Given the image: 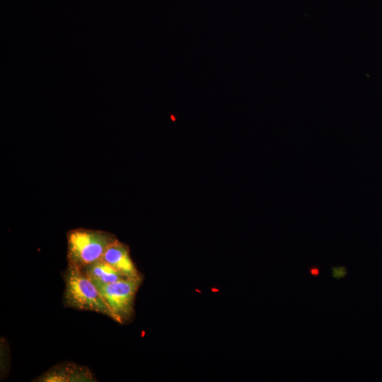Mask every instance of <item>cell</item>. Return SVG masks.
<instances>
[{"label":"cell","instance_id":"cell-1","mask_svg":"<svg viewBox=\"0 0 382 382\" xmlns=\"http://www.w3.org/2000/svg\"><path fill=\"white\" fill-rule=\"evenodd\" d=\"M64 279V306L96 312L111 318V313L98 289L81 269L68 265Z\"/></svg>","mask_w":382,"mask_h":382},{"label":"cell","instance_id":"cell-2","mask_svg":"<svg viewBox=\"0 0 382 382\" xmlns=\"http://www.w3.org/2000/svg\"><path fill=\"white\" fill-rule=\"evenodd\" d=\"M66 238L68 265L80 269L100 260L117 239L108 231L82 228L70 230Z\"/></svg>","mask_w":382,"mask_h":382},{"label":"cell","instance_id":"cell-3","mask_svg":"<svg viewBox=\"0 0 382 382\" xmlns=\"http://www.w3.org/2000/svg\"><path fill=\"white\" fill-rule=\"evenodd\" d=\"M142 279L127 278L110 284L93 281L111 313V318L115 322L124 324L132 318L135 296Z\"/></svg>","mask_w":382,"mask_h":382},{"label":"cell","instance_id":"cell-4","mask_svg":"<svg viewBox=\"0 0 382 382\" xmlns=\"http://www.w3.org/2000/svg\"><path fill=\"white\" fill-rule=\"evenodd\" d=\"M92 371L86 366L73 362H64L54 365L38 376L35 381L40 382H92L96 381Z\"/></svg>","mask_w":382,"mask_h":382},{"label":"cell","instance_id":"cell-5","mask_svg":"<svg viewBox=\"0 0 382 382\" xmlns=\"http://www.w3.org/2000/svg\"><path fill=\"white\" fill-rule=\"evenodd\" d=\"M101 260L110 264L126 278H143L130 256L128 246L118 239L108 246Z\"/></svg>","mask_w":382,"mask_h":382},{"label":"cell","instance_id":"cell-6","mask_svg":"<svg viewBox=\"0 0 382 382\" xmlns=\"http://www.w3.org/2000/svg\"><path fill=\"white\" fill-rule=\"evenodd\" d=\"M93 282L110 284L127 279L110 264L103 260H98L81 269Z\"/></svg>","mask_w":382,"mask_h":382},{"label":"cell","instance_id":"cell-7","mask_svg":"<svg viewBox=\"0 0 382 382\" xmlns=\"http://www.w3.org/2000/svg\"><path fill=\"white\" fill-rule=\"evenodd\" d=\"M347 274V267L344 265H337L331 267V276L337 280L345 279Z\"/></svg>","mask_w":382,"mask_h":382},{"label":"cell","instance_id":"cell-8","mask_svg":"<svg viewBox=\"0 0 382 382\" xmlns=\"http://www.w3.org/2000/svg\"><path fill=\"white\" fill-rule=\"evenodd\" d=\"M308 273L311 276L313 277H317L320 274V268L317 265H313L309 266L308 268Z\"/></svg>","mask_w":382,"mask_h":382}]
</instances>
